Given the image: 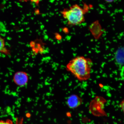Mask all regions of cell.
Masks as SVG:
<instances>
[{
	"mask_svg": "<svg viewBox=\"0 0 124 124\" xmlns=\"http://www.w3.org/2000/svg\"><path fill=\"white\" fill-rule=\"evenodd\" d=\"M93 65L90 59L78 56L69 61L67 65L66 69L79 81H83L89 80L90 78Z\"/></svg>",
	"mask_w": 124,
	"mask_h": 124,
	"instance_id": "1",
	"label": "cell"
},
{
	"mask_svg": "<svg viewBox=\"0 0 124 124\" xmlns=\"http://www.w3.org/2000/svg\"><path fill=\"white\" fill-rule=\"evenodd\" d=\"M89 7L85 4L82 8L76 4L61 12L63 18L67 20L69 25L74 26L82 24L85 21V15L89 11Z\"/></svg>",
	"mask_w": 124,
	"mask_h": 124,
	"instance_id": "2",
	"label": "cell"
},
{
	"mask_svg": "<svg viewBox=\"0 0 124 124\" xmlns=\"http://www.w3.org/2000/svg\"><path fill=\"white\" fill-rule=\"evenodd\" d=\"M29 78V76L27 73L23 71H18L15 74L13 80L14 83L17 86L23 87L27 84Z\"/></svg>",
	"mask_w": 124,
	"mask_h": 124,
	"instance_id": "3",
	"label": "cell"
},
{
	"mask_svg": "<svg viewBox=\"0 0 124 124\" xmlns=\"http://www.w3.org/2000/svg\"><path fill=\"white\" fill-rule=\"evenodd\" d=\"M83 100L78 96L73 94L68 98L67 104L70 108L72 109L76 108L81 105L83 103Z\"/></svg>",
	"mask_w": 124,
	"mask_h": 124,
	"instance_id": "4",
	"label": "cell"
},
{
	"mask_svg": "<svg viewBox=\"0 0 124 124\" xmlns=\"http://www.w3.org/2000/svg\"><path fill=\"white\" fill-rule=\"evenodd\" d=\"M124 48L120 47L116 51L115 55V59L117 64L120 67L124 64Z\"/></svg>",
	"mask_w": 124,
	"mask_h": 124,
	"instance_id": "5",
	"label": "cell"
},
{
	"mask_svg": "<svg viewBox=\"0 0 124 124\" xmlns=\"http://www.w3.org/2000/svg\"><path fill=\"white\" fill-rule=\"evenodd\" d=\"M10 54L9 51L6 47L4 39L0 34V54L7 55Z\"/></svg>",
	"mask_w": 124,
	"mask_h": 124,
	"instance_id": "6",
	"label": "cell"
},
{
	"mask_svg": "<svg viewBox=\"0 0 124 124\" xmlns=\"http://www.w3.org/2000/svg\"><path fill=\"white\" fill-rule=\"evenodd\" d=\"M0 124H13L12 121L9 119L5 121L0 120Z\"/></svg>",
	"mask_w": 124,
	"mask_h": 124,
	"instance_id": "7",
	"label": "cell"
},
{
	"mask_svg": "<svg viewBox=\"0 0 124 124\" xmlns=\"http://www.w3.org/2000/svg\"><path fill=\"white\" fill-rule=\"evenodd\" d=\"M124 101L123 100L121 102V103L120 104V105H119V106H120V108H121V109L123 111V112L124 111Z\"/></svg>",
	"mask_w": 124,
	"mask_h": 124,
	"instance_id": "8",
	"label": "cell"
},
{
	"mask_svg": "<svg viewBox=\"0 0 124 124\" xmlns=\"http://www.w3.org/2000/svg\"><path fill=\"white\" fill-rule=\"evenodd\" d=\"M106 2L108 3H112L115 0H104Z\"/></svg>",
	"mask_w": 124,
	"mask_h": 124,
	"instance_id": "9",
	"label": "cell"
}]
</instances>
